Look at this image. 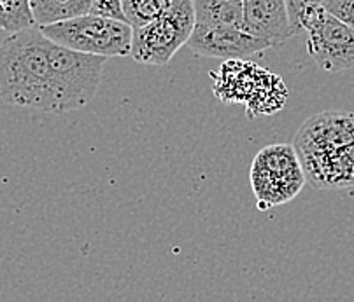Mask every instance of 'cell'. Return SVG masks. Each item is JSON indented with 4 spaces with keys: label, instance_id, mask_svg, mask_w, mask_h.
<instances>
[{
    "label": "cell",
    "instance_id": "6da1fadb",
    "mask_svg": "<svg viewBox=\"0 0 354 302\" xmlns=\"http://www.w3.org/2000/svg\"><path fill=\"white\" fill-rule=\"evenodd\" d=\"M0 97L16 107L58 114L51 39L37 25L9 34L0 44Z\"/></svg>",
    "mask_w": 354,
    "mask_h": 302
},
{
    "label": "cell",
    "instance_id": "7a4b0ae2",
    "mask_svg": "<svg viewBox=\"0 0 354 302\" xmlns=\"http://www.w3.org/2000/svg\"><path fill=\"white\" fill-rule=\"evenodd\" d=\"M293 147L307 182L321 190L354 187V114L324 110L301 124Z\"/></svg>",
    "mask_w": 354,
    "mask_h": 302
},
{
    "label": "cell",
    "instance_id": "3957f363",
    "mask_svg": "<svg viewBox=\"0 0 354 302\" xmlns=\"http://www.w3.org/2000/svg\"><path fill=\"white\" fill-rule=\"evenodd\" d=\"M214 93L223 101L244 103L249 117L272 114L283 108L288 100V90L279 75L272 74L257 63L228 60L216 74Z\"/></svg>",
    "mask_w": 354,
    "mask_h": 302
},
{
    "label": "cell",
    "instance_id": "277c9868",
    "mask_svg": "<svg viewBox=\"0 0 354 302\" xmlns=\"http://www.w3.org/2000/svg\"><path fill=\"white\" fill-rule=\"evenodd\" d=\"M249 179L261 212L295 199L307 182L297 149L290 143L261 149L252 159Z\"/></svg>",
    "mask_w": 354,
    "mask_h": 302
},
{
    "label": "cell",
    "instance_id": "5b68a950",
    "mask_svg": "<svg viewBox=\"0 0 354 302\" xmlns=\"http://www.w3.org/2000/svg\"><path fill=\"white\" fill-rule=\"evenodd\" d=\"M42 34L57 44L98 57H129L133 28L120 19L93 12L39 26Z\"/></svg>",
    "mask_w": 354,
    "mask_h": 302
},
{
    "label": "cell",
    "instance_id": "8992f818",
    "mask_svg": "<svg viewBox=\"0 0 354 302\" xmlns=\"http://www.w3.org/2000/svg\"><path fill=\"white\" fill-rule=\"evenodd\" d=\"M193 28V0H174L170 8L158 18L133 28L129 57L139 63L163 67L183 46H186Z\"/></svg>",
    "mask_w": 354,
    "mask_h": 302
},
{
    "label": "cell",
    "instance_id": "52a82bcc",
    "mask_svg": "<svg viewBox=\"0 0 354 302\" xmlns=\"http://www.w3.org/2000/svg\"><path fill=\"white\" fill-rule=\"evenodd\" d=\"M298 25L307 34V52L317 67L332 74L354 68V30L323 4L309 6Z\"/></svg>",
    "mask_w": 354,
    "mask_h": 302
},
{
    "label": "cell",
    "instance_id": "ba28073f",
    "mask_svg": "<svg viewBox=\"0 0 354 302\" xmlns=\"http://www.w3.org/2000/svg\"><path fill=\"white\" fill-rule=\"evenodd\" d=\"M195 54L221 60H245L272 48L267 41L249 34L239 26H200L195 25L188 42Z\"/></svg>",
    "mask_w": 354,
    "mask_h": 302
},
{
    "label": "cell",
    "instance_id": "9c48e42d",
    "mask_svg": "<svg viewBox=\"0 0 354 302\" xmlns=\"http://www.w3.org/2000/svg\"><path fill=\"white\" fill-rule=\"evenodd\" d=\"M244 30L254 37L279 46L295 35L284 0H242Z\"/></svg>",
    "mask_w": 354,
    "mask_h": 302
},
{
    "label": "cell",
    "instance_id": "30bf717a",
    "mask_svg": "<svg viewBox=\"0 0 354 302\" xmlns=\"http://www.w3.org/2000/svg\"><path fill=\"white\" fill-rule=\"evenodd\" d=\"M195 25L244 28L242 0H193Z\"/></svg>",
    "mask_w": 354,
    "mask_h": 302
},
{
    "label": "cell",
    "instance_id": "8fae6325",
    "mask_svg": "<svg viewBox=\"0 0 354 302\" xmlns=\"http://www.w3.org/2000/svg\"><path fill=\"white\" fill-rule=\"evenodd\" d=\"M35 25L44 26L88 14L91 0H30Z\"/></svg>",
    "mask_w": 354,
    "mask_h": 302
},
{
    "label": "cell",
    "instance_id": "7c38bea8",
    "mask_svg": "<svg viewBox=\"0 0 354 302\" xmlns=\"http://www.w3.org/2000/svg\"><path fill=\"white\" fill-rule=\"evenodd\" d=\"M172 2L174 0H123V11L124 16H127V23L132 28L146 25L151 19L163 14Z\"/></svg>",
    "mask_w": 354,
    "mask_h": 302
},
{
    "label": "cell",
    "instance_id": "4fadbf2b",
    "mask_svg": "<svg viewBox=\"0 0 354 302\" xmlns=\"http://www.w3.org/2000/svg\"><path fill=\"white\" fill-rule=\"evenodd\" d=\"M90 12L127 23V16H124L123 11V0H91Z\"/></svg>",
    "mask_w": 354,
    "mask_h": 302
},
{
    "label": "cell",
    "instance_id": "5bb4252c",
    "mask_svg": "<svg viewBox=\"0 0 354 302\" xmlns=\"http://www.w3.org/2000/svg\"><path fill=\"white\" fill-rule=\"evenodd\" d=\"M323 6L354 30V0H323Z\"/></svg>",
    "mask_w": 354,
    "mask_h": 302
},
{
    "label": "cell",
    "instance_id": "9a60e30c",
    "mask_svg": "<svg viewBox=\"0 0 354 302\" xmlns=\"http://www.w3.org/2000/svg\"><path fill=\"white\" fill-rule=\"evenodd\" d=\"M286 2V9H288V16H290V23L293 26L295 35L300 34V16L301 12L306 11L309 6L314 4H323V0H284Z\"/></svg>",
    "mask_w": 354,
    "mask_h": 302
}]
</instances>
